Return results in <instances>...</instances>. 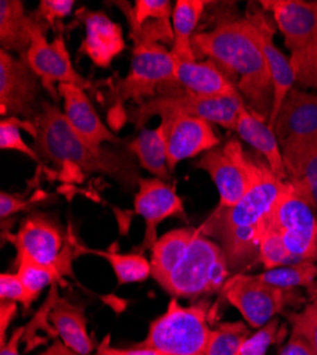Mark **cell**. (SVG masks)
I'll return each mask as SVG.
<instances>
[{"label":"cell","mask_w":317,"mask_h":355,"mask_svg":"<svg viewBox=\"0 0 317 355\" xmlns=\"http://www.w3.org/2000/svg\"><path fill=\"white\" fill-rule=\"evenodd\" d=\"M196 53L207 55L234 83L249 111L269 121L273 104V84L249 17L230 20L214 31L196 33Z\"/></svg>","instance_id":"6da1fadb"},{"label":"cell","mask_w":317,"mask_h":355,"mask_svg":"<svg viewBox=\"0 0 317 355\" xmlns=\"http://www.w3.org/2000/svg\"><path fill=\"white\" fill-rule=\"evenodd\" d=\"M287 188L266 162L246 195L232 208H218L199 229L223 249L232 275L259 263V243L266 219Z\"/></svg>","instance_id":"7a4b0ae2"},{"label":"cell","mask_w":317,"mask_h":355,"mask_svg":"<svg viewBox=\"0 0 317 355\" xmlns=\"http://www.w3.org/2000/svg\"><path fill=\"white\" fill-rule=\"evenodd\" d=\"M35 124L39 131L36 151L46 159L84 173L105 175L126 191L138 187L141 176L132 154L87 142L70 125L65 112L55 104L43 101Z\"/></svg>","instance_id":"3957f363"},{"label":"cell","mask_w":317,"mask_h":355,"mask_svg":"<svg viewBox=\"0 0 317 355\" xmlns=\"http://www.w3.org/2000/svg\"><path fill=\"white\" fill-rule=\"evenodd\" d=\"M230 276L228 257L221 245L198 227L174 269L160 286L172 299L198 300L222 291Z\"/></svg>","instance_id":"277c9868"},{"label":"cell","mask_w":317,"mask_h":355,"mask_svg":"<svg viewBox=\"0 0 317 355\" xmlns=\"http://www.w3.org/2000/svg\"><path fill=\"white\" fill-rule=\"evenodd\" d=\"M209 309L208 300L184 307L178 299H171L165 313L150 324L146 340L134 347L157 349L162 355H207L212 333Z\"/></svg>","instance_id":"5b68a950"},{"label":"cell","mask_w":317,"mask_h":355,"mask_svg":"<svg viewBox=\"0 0 317 355\" xmlns=\"http://www.w3.org/2000/svg\"><path fill=\"white\" fill-rule=\"evenodd\" d=\"M177 60L162 44L134 46L128 74L114 88V101L142 104L157 96L181 93L175 81Z\"/></svg>","instance_id":"8992f818"},{"label":"cell","mask_w":317,"mask_h":355,"mask_svg":"<svg viewBox=\"0 0 317 355\" xmlns=\"http://www.w3.org/2000/svg\"><path fill=\"white\" fill-rule=\"evenodd\" d=\"M246 105L241 94L222 97H203L181 92L177 94L157 96L144 101L131 111L130 120L137 130H144L151 118H162L171 115H189L203 118L212 124L235 131L239 110Z\"/></svg>","instance_id":"52a82bcc"},{"label":"cell","mask_w":317,"mask_h":355,"mask_svg":"<svg viewBox=\"0 0 317 355\" xmlns=\"http://www.w3.org/2000/svg\"><path fill=\"white\" fill-rule=\"evenodd\" d=\"M222 294L253 329H261L287 309L306 304V295L299 290L276 287L264 282L259 275H232L225 283Z\"/></svg>","instance_id":"ba28073f"},{"label":"cell","mask_w":317,"mask_h":355,"mask_svg":"<svg viewBox=\"0 0 317 355\" xmlns=\"http://www.w3.org/2000/svg\"><path fill=\"white\" fill-rule=\"evenodd\" d=\"M194 168L205 171L219 193L221 208H232L252 188L262 161H252L239 141L229 139L200 157Z\"/></svg>","instance_id":"9c48e42d"},{"label":"cell","mask_w":317,"mask_h":355,"mask_svg":"<svg viewBox=\"0 0 317 355\" xmlns=\"http://www.w3.org/2000/svg\"><path fill=\"white\" fill-rule=\"evenodd\" d=\"M268 222L280 233L293 263H317V215L289 182Z\"/></svg>","instance_id":"30bf717a"},{"label":"cell","mask_w":317,"mask_h":355,"mask_svg":"<svg viewBox=\"0 0 317 355\" xmlns=\"http://www.w3.org/2000/svg\"><path fill=\"white\" fill-rule=\"evenodd\" d=\"M8 241L17 252L55 269L63 277H73L71 260L74 256V242L65 238L62 229L54 220L42 214L27 216L16 234L8 233Z\"/></svg>","instance_id":"8fae6325"},{"label":"cell","mask_w":317,"mask_h":355,"mask_svg":"<svg viewBox=\"0 0 317 355\" xmlns=\"http://www.w3.org/2000/svg\"><path fill=\"white\" fill-rule=\"evenodd\" d=\"M23 60L39 77L42 87L55 103L60 100L59 88H57L60 84L77 85L83 90H89L93 87L90 80L83 77L73 67L65 39L57 36L49 43L46 39V28L42 26L35 32L32 46L27 50Z\"/></svg>","instance_id":"7c38bea8"},{"label":"cell","mask_w":317,"mask_h":355,"mask_svg":"<svg viewBox=\"0 0 317 355\" xmlns=\"http://www.w3.org/2000/svg\"><path fill=\"white\" fill-rule=\"evenodd\" d=\"M42 83L23 58L0 50V114L35 121Z\"/></svg>","instance_id":"4fadbf2b"},{"label":"cell","mask_w":317,"mask_h":355,"mask_svg":"<svg viewBox=\"0 0 317 355\" xmlns=\"http://www.w3.org/2000/svg\"><path fill=\"white\" fill-rule=\"evenodd\" d=\"M162 128L166 144V161L169 172L188 158L204 155L221 145L212 123L189 115H171L162 118Z\"/></svg>","instance_id":"5bb4252c"},{"label":"cell","mask_w":317,"mask_h":355,"mask_svg":"<svg viewBox=\"0 0 317 355\" xmlns=\"http://www.w3.org/2000/svg\"><path fill=\"white\" fill-rule=\"evenodd\" d=\"M134 211L146 222L142 250H151L157 243V229L165 219L187 218L182 198L177 193L175 187L158 178H141L134 196Z\"/></svg>","instance_id":"9a60e30c"},{"label":"cell","mask_w":317,"mask_h":355,"mask_svg":"<svg viewBox=\"0 0 317 355\" xmlns=\"http://www.w3.org/2000/svg\"><path fill=\"white\" fill-rule=\"evenodd\" d=\"M282 153L317 141V93L293 87L273 124Z\"/></svg>","instance_id":"2e32d148"},{"label":"cell","mask_w":317,"mask_h":355,"mask_svg":"<svg viewBox=\"0 0 317 355\" xmlns=\"http://www.w3.org/2000/svg\"><path fill=\"white\" fill-rule=\"evenodd\" d=\"M265 10L273 15L291 54L306 49L317 33V0H262Z\"/></svg>","instance_id":"e0dca14e"},{"label":"cell","mask_w":317,"mask_h":355,"mask_svg":"<svg viewBox=\"0 0 317 355\" xmlns=\"http://www.w3.org/2000/svg\"><path fill=\"white\" fill-rule=\"evenodd\" d=\"M76 16L83 23L85 32L78 50L80 54L87 55L97 67H110L114 58L127 47L121 26L104 12H94L85 8L77 10Z\"/></svg>","instance_id":"ac0fdd59"},{"label":"cell","mask_w":317,"mask_h":355,"mask_svg":"<svg viewBox=\"0 0 317 355\" xmlns=\"http://www.w3.org/2000/svg\"><path fill=\"white\" fill-rule=\"evenodd\" d=\"M253 31L256 35V39L261 46L265 60L271 73L272 84H273V104L272 111L269 116V127L273 130V124L277 116V112L282 107V103L284 101L286 96L296 84V74L293 71V67L291 64V58H287L275 44L273 35L275 31L269 20L265 17L264 13L253 12L248 15Z\"/></svg>","instance_id":"d6986e66"},{"label":"cell","mask_w":317,"mask_h":355,"mask_svg":"<svg viewBox=\"0 0 317 355\" xmlns=\"http://www.w3.org/2000/svg\"><path fill=\"white\" fill-rule=\"evenodd\" d=\"M57 88L63 98V112L67 121L85 141L97 146L104 142L119 144L121 141L101 121L85 90L71 84H60Z\"/></svg>","instance_id":"ffe728a7"},{"label":"cell","mask_w":317,"mask_h":355,"mask_svg":"<svg viewBox=\"0 0 317 355\" xmlns=\"http://www.w3.org/2000/svg\"><path fill=\"white\" fill-rule=\"evenodd\" d=\"M177 60L175 81L181 92L203 97L239 94L234 83L212 62Z\"/></svg>","instance_id":"44dd1931"},{"label":"cell","mask_w":317,"mask_h":355,"mask_svg":"<svg viewBox=\"0 0 317 355\" xmlns=\"http://www.w3.org/2000/svg\"><path fill=\"white\" fill-rule=\"evenodd\" d=\"M235 132L242 141L249 144L256 153L261 154L272 172L283 181H287V172L284 168L282 150L275 131L269 124L257 118L246 105L239 110Z\"/></svg>","instance_id":"7402d4cb"},{"label":"cell","mask_w":317,"mask_h":355,"mask_svg":"<svg viewBox=\"0 0 317 355\" xmlns=\"http://www.w3.org/2000/svg\"><path fill=\"white\" fill-rule=\"evenodd\" d=\"M49 320L66 347L81 355L93 354L96 344L89 334L87 317L83 307L57 295L50 309Z\"/></svg>","instance_id":"603a6c76"},{"label":"cell","mask_w":317,"mask_h":355,"mask_svg":"<svg viewBox=\"0 0 317 355\" xmlns=\"http://www.w3.org/2000/svg\"><path fill=\"white\" fill-rule=\"evenodd\" d=\"M287 182L317 215V141L282 153Z\"/></svg>","instance_id":"cb8c5ba5"},{"label":"cell","mask_w":317,"mask_h":355,"mask_svg":"<svg viewBox=\"0 0 317 355\" xmlns=\"http://www.w3.org/2000/svg\"><path fill=\"white\" fill-rule=\"evenodd\" d=\"M40 24L28 16L24 3L20 0H2L0 2V44L2 50L15 51L23 58L31 49L35 32Z\"/></svg>","instance_id":"d4e9b609"},{"label":"cell","mask_w":317,"mask_h":355,"mask_svg":"<svg viewBox=\"0 0 317 355\" xmlns=\"http://www.w3.org/2000/svg\"><path fill=\"white\" fill-rule=\"evenodd\" d=\"M208 2L204 0H178L172 12V28H174V44L171 53L178 60L192 62L196 55L192 47L195 27L204 13Z\"/></svg>","instance_id":"484cf974"},{"label":"cell","mask_w":317,"mask_h":355,"mask_svg":"<svg viewBox=\"0 0 317 355\" xmlns=\"http://www.w3.org/2000/svg\"><path fill=\"white\" fill-rule=\"evenodd\" d=\"M128 148L141 168L165 182L171 180V172L166 161L165 137L160 125L154 130H141L137 138L130 142Z\"/></svg>","instance_id":"4316f807"},{"label":"cell","mask_w":317,"mask_h":355,"mask_svg":"<svg viewBox=\"0 0 317 355\" xmlns=\"http://www.w3.org/2000/svg\"><path fill=\"white\" fill-rule=\"evenodd\" d=\"M198 227L172 229L162 234L151 249V277L161 284L188 248Z\"/></svg>","instance_id":"83f0119b"},{"label":"cell","mask_w":317,"mask_h":355,"mask_svg":"<svg viewBox=\"0 0 317 355\" xmlns=\"http://www.w3.org/2000/svg\"><path fill=\"white\" fill-rule=\"evenodd\" d=\"M76 253L94 254L105 259L112 268L120 286L141 283L151 277V261L141 253H119L115 245L108 250L89 249L76 243Z\"/></svg>","instance_id":"f1b7e54d"},{"label":"cell","mask_w":317,"mask_h":355,"mask_svg":"<svg viewBox=\"0 0 317 355\" xmlns=\"http://www.w3.org/2000/svg\"><path fill=\"white\" fill-rule=\"evenodd\" d=\"M264 282L284 290L307 288L316 290L317 280V263L316 261H298L282 266L272 270H265L259 275Z\"/></svg>","instance_id":"f546056e"},{"label":"cell","mask_w":317,"mask_h":355,"mask_svg":"<svg viewBox=\"0 0 317 355\" xmlns=\"http://www.w3.org/2000/svg\"><path fill=\"white\" fill-rule=\"evenodd\" d=\"M16 266H17V276L20 277L22 283L27 288L31 297L37 300L40 293L47 286L54 284H65L63 276L53 268L49 266L40 264L35 259H32L28 254L23 252H17L16 257Z\"/></svg>","instance_id":"4dcf8cb0"},{"label":"cell","mask_w":317,"mask_h":355,"mask_svg":"<svg viewBox=\"0 0 317 355\" xmlns=\"http://www.w3.org/2000/svg\"><path fill=\"white\" fill-rule=\"evenodd\" d=\"M249 334L248 325L242 321L223 322L212 330L207 355H238L242 343Z\"/></svg>","instance_id":"1f68e13d"},{"label":"cell","mask_w":317,"mask_h":355,"mask_svg":"<svg viewBox=\"0 0 317 355\" xmlns=\"http://www.w3.org/2000/svg\"><path fill=\"white\" fill-rule=\"evenodd\" d=\"M22 130L32 132L33 123L17 116L2 118V121H0V148H2L3 151L8 150V151L20 153L36 162H40V157L37 151L33 150L31 145H27L26 141L23 139L20 134Z\"/></svg>","instance_id":"d6a6232c"},{"label":"cell","mask_w":317,"mask_h":355,"mask_svg":"<svg viewBox=\"0 0 317 355\" xmlns=\"http://www.w3.org/2000/svg\"><path fill=\"white\" fill-rule=\"evenodd\" d=\"M287 334L286 324L277 317L250 333L242 343L238 355H266L268 349L275 344H282Z\"/></svg>","instance_id":"836d02e7"},{"label":"cell","mask_w":317,"mask_h":355,"mask_svg":"<svg viewBox=\"0 0 317 355\" xmlns=\"http://www.w3.org/2000/svg\"><path fill=\"white\" fill-rule=\"evenodd\" d=\"M259 263L264 266L265 270H272L293 263L280 233L268 222V219L262 230L261 243H259Z\"/></svg>","instance_id":"e575fe53"},{"label":"cell","mask_w":317,"mask_h":355,"mask_svg":"<svg viewBox=\"0 0 317 355\" xmlns=\"http://www.w3.org/2000/svg\"><path fill=\"white\" fill-rule=\"evenodd\" d=\"M114 5L120 8L127 19V23L137 26H141L147 20H169V17H172V12H174L168 0H137L134 6H131L128 2H115Z\"/></svg>","instance_id":"d590c367"},{"label":"cell","mask_w":317,"mask_h":355,"mask_svg":"<svg viewBox=\"0 0 317 355\" xmlns=\"http://www.w3.org/2000/svg\"><path fill=\"white\" fill-rule=\"evenodd\" d=\"M292 333L300 336L310 345L313 355H317V295L300 311H284Z\"/></svg>","instance_id":"8d00e7d4"},{"label":"cell","mask_w":317,"mask_h":355,"mask_svg":"<svg viewBox=\"0 0 317 355\" xmlns=\"http://www.w3.org/2000/svg\"><path fill=\"white\" fill-rule=\"evenodd\" d=\"M289 58L296 74V84L317 92V33L306 49L291 54Z\"/></svg>","instance_id":"74e56055"},{"label":"cell","mask_w":317,"mask_h":355,"mask_svg":"<svg viewBox=\"0 0 317 355\" xmlns=\"http://www.w3.org/2000/svg\"><path fill=\"white\" fill-rule=\"evenodd\" d=\"M74 5V0H42L32 16L42 27H54L71 13Z\"/></svg>","instance_id":"f35d334b"},{"label":"cell","mask_w":317,"mask_h":355,"mask_svg":"<svg viewBox=\"0 0 317 355\" xmlns=\"http://www.w3.org/2000/svg\"><path fill=\"white\" fill-rule=\"evenodd\" d=\"M0 299L2 302H13L28 309L33 299L22 283L17 273H2L0 276Z\"/></svg>","instance_id":"ab89813d"},{"label":"cell","mask_w":317,"mask_h":355,"mask_svg":"<svg viewBox=\"0 0 317 355\" xmlns=\"http://www.w3.org/2000/svg\"><path fill=\"white\" fill-rule=\"evenodd\" d=\"M47 196L49 195L46 192H37L31 199L26 200L23 198L16 196V195L2 192V193H0V218H2V220H6V219L12 218L13 215L27 209L28 206H33L35 203L46 199Z\"/></svg>","instance_id":"60d3db41"},{"label":"cell","mask_w":317,"mask_h":355,"mask_svg":"<svg viewBox=\"0 0 317 355\" xmlns=\"http://www.w3.org/2000/svg\"><path fill=\"white\" fill-rule=\"evenodd\" d=\"M110 337H105L104 341L100 344L97 352L100 355H162L157 349L151 348H138V347H131V348H117V347H111L108 344Z\"/></svg>","instance_id":"b9f144b4"},{"label":"cell","mask_w":317,"mask_h":355,"mask_svg":"<svg viewBox=\"0 0 317 355\" xmlns=\"http://www.w3.org/2000/svg\"><path fill=\"white\" fill-rule=\"evenodd\" d=\"M279 355H313V351L305 338L291 333L289 338L279 351Z\"/></svg>","instance_id":"7bdbcfd3"},{"label":"cell","mask_w":317,"mask_h":355,"mask_svg":"<svg viewBox=\"0 0 317 355\" xmlns=\"http://www.w3.org/2000/svg\"><path fill=\"white\" fill-rule=\"evenodd\" d=\"M17 313V303L2 302L0 303V347L6 344L8 327L10 325L13 317Z\"/></svg>","instance_id":"ee69618b"},{"label":"cell","mask_w":317,"mask_h":355,"mask_svg":"<svg viewBox=\"0 0 317 355\" xmlns=\"http://www.w3.org/2000/svg\"><path fill=\"white\" fill-rule=\"evenodd\" d=\"M24 333H26V327L16 329L9 337V340L6 341V344L0 347V355H20L19 347H20L22 338L24 337Z\"/></svg>","instance_id":"f6af8a7d"},{"label":"cell","mask_w":317,"mask_h":355,"mask_svg":"<svg viewBox=\"0 0 317 355\" xmlns=\"http://www.w3.org/2000/svg\"><path fill=\"white\" fill-rule=\"evenodd\" d=\"M40 355H81L73 349H70L69 347H66L63 343H54L51 347H49L44 352H42ZM92 355H100L97 354H92Z\"/></svg>","instance_id":"bcb514c9"}]
</instances>
